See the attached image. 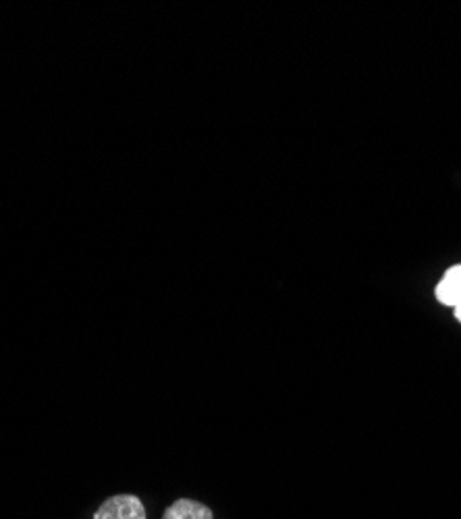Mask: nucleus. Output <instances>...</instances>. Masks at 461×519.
Listing matches in <instances>:
<instances>
[{
    "mask_svg": "<svg viewBox=\"0 0 461 519\" xmlns=\"http://www.w3.org/2000/svg\"><path fill=\"white\" fill-rule=\"evenodd\" d=\"M94 519H146V509L138 497L117 495L100 505Z\"/></svg>",
    "mask_w": 461,
    "mask_h": 519,
    "instance_id": "nucleus-1",
    "label": "nucleus"
},
{
    "mask_svg": "<svg viewBox=\"0 0 461 519\" xmlns=\"http://www.w3.org/2000/svg\"><path fill=\"white\" fill-rule=\"evenodd\" d=\"M435 293H437V299L443 306H449V308L461 306V264L451 266L445 272L441 283L435 289Z\"/></svg>",
    "mask_w": 461,
    "mask_h": 519,
    "instance_id": "nucleus-2",
    "label": "nucleus"
},
{
    "mask_svg": "<svg viewBox=\"0 0 461 519\" xmlns=\"http://www.w3.org/2000/svg\"><path fill=\"white\" fill-rule=\"evenodd\" d=\"M162 519H214V515L206 505H202L198 501L181 499V501H175L165 511V517Z\"/></svg>",
    "mask_w": 461,
    "mask_h": 519,
    "instance_id": "nucleus-3",
    "label": "nucleus"
},
{
    "mask_svg": "<svg viewBox=\"0 0 461 519\" xmlns=\"http://www.w3.org/2000/svg\"><path fill=\"white\" fill-rule=\"evenodd\" d=\"M453 312H455V318L461 322V306H457V308H453Z\"/></svg>",
    "mask_w": 461,
    "mask_h": 519,
    "instance_id": "nucleus-4",
    "label": "nucleus"
}]
</instances>
